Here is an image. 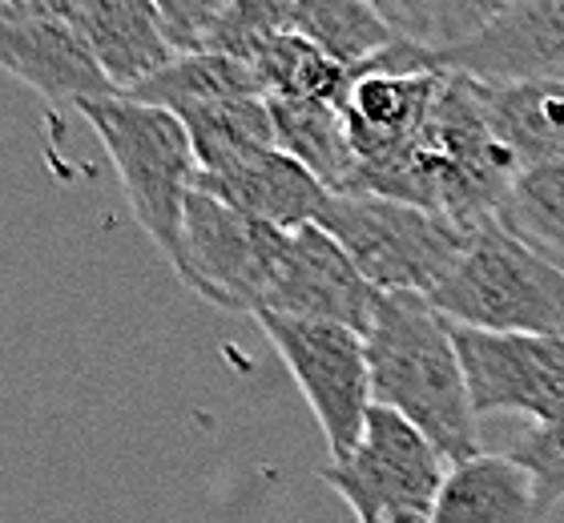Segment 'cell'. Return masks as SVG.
I'll return each mask as SVG.
<instances>
[{
	"label": "cell",
	"mask_w": 564,
	"mask_h": 523,
	"mask_svg": "<svg viewBox=\"0 0 564 523\" xmlns=\"http://www.w3.org/2000/svg\"><path fill=\"white\" fill-rule=\"evenodd\" d=\"M77 29L118 97H130L177 57L150 0H94Z\"/></svg>",
	"instance_id": "14"
},
{
	"label": "cell",
	"mask_w": 564,
	"mask_h": 523,
	"mask_svg": "<svg viewBox=\"0 0 564 523\" xmlns=\"http://www.w3.org/2000/svg\"><path fill=\"white\" fill-rule=\"evenodd\" d=\"M259 73L262 97L282 101H335L347 105L355 85V73L335 65L327 53H318L299 33H286L262 48V57L250 65Z\"/></svg>",
	"instance_id": "22"
},
{
	"label": "cell",
	"mask_w": 564,
	"mask_h": 523,
	"mask_svg": "<svg viewBox=\"0 0 564 523\" xmlns=\"http://www.w3.org/2000/svg\"><path fill=\"white\" fill-rule=\"evenodd\" d=\"M177 53H206L214 29L235 0H150Z\"/></svg>",
	"instance_id": "25"
},
{
	"label": "cell",
	"mask_w": 564,
	"mask_h": 523,
	"mask_svg": "<svg viewBox=\"0 0 564 523\" xmlns=\"http://www.w3.org/2000/svg\"><path fill=\"white\" fill-rule=\"evenodd\" d=\"M194 189L226 201L247 218L267 221L274 230L311 226L330 198V189L282 150H262L247 162L223 170V174H198Z\"/></svg>",
	"instance_id": "13"
},
{
	"label": "cell",
	"mask_w": 564,
	"mask_h": 523,
	"mask_svg": "<svg viewBox=\"0 0 564 523\" xmlns=\"http://www.w3.org/2000/svg\"><path fill=\"white\" fill-rule=\"evenodd\" d=\"M286 238L291 230H274L267 221L247 218L226 201L194 189L186 201L182 258L174 274L214 310L254 318L286 250Z\"/></svg>",
	"instance_id": "8"
},
{
	"label": "cell",
	"mask_w": 564,
	"mask_h": 523,
	"mask_svg": "<svg viewBox=\"0 0 564 523\" xmlns=\"http://www.w3.org/2000/svg\"><path fill=\"white\" fill-rule=\"evenodd\" d=\"M447 464L435 443L388 407H371L351 459L327 464L323 479L359 523H427Z\"/></svg>",
	"instance_id": "6"
},
{
	"label": "cell",
	"mask_w": 564,
	"mask_h": 523,
	"mask_svg": "<svg viewBox=\"0 0 564 523\" xmlns=\"http://www.w3.org/2000/svg\"><path fill=\"white\" fill-rule=\"evenodd\" d=\"M77 109L97 141L106 145L138 226L162 250L165 262L177 266L186 201L198 186V157L186 126L174 113H165L158 105H141L133 97L85 101Z\"/></svg>",
	"instance_id": "4"
},
{
	"label": "cell",
	"mask_w": 564,
	"mask_h": 523,
	"mask_svg": "<svg viewBox=\"0 0 564 523\" xmlns=\"http://www.w3.org/2000/svg\"><path fill=\"white\" fill-rule=\"evenodd\" d=\"M452 342L476 415H529L544 423L564 411V338L452 326Z\"/></svg>",
	"instance_id": "9"
},
{
	"label": "cell",
	"mask_w": 564,
	"mask_h": 523,
	"mask_svg": "<svg viewBox=\"0 0 564 523\" xmlns=\"http://www.w3.org/2000/svg\"><path fill=\"white\" fill-rule=\"evenodd\" d=\"M315 226L347 250L376 291H408L423 298L447 279L476 230L383 194H330Z\"/></svg>",
	"instance_id": "5"
},
{
	"label": "cell",
	"mask_w": 564,
	"mask_h": 523,
	"mask_svg": "<svg viewBox=\"0 0 564 523\" xmlns=\"http://www.w3.org/2000/svg\"><path fill=\"white\" fill-rule=\"evenodd\" d=\"M496 221L564 274V157L520 170Z\"/></svg>",
	"instance_id": "21"
},
{
	"label": "cell",
	"mask_w": 564,
	"mask_h": 523,
	"mask_svg": "<svg viewBox=\"0 0 564 523\" xmlns=\"http://www.w3.org/2000/svg\"><path fill=\"white\" fill-rule=\"evenodd\" d=\"M274 121V145L286 157L315 174L330 194H347L355 186V145L347 113L335 101H282L267 97Z\"/></svg>",
	"instance_id": "17"
},
{
	"label": "cell",
	"mask_w": 564,
	"mask_h": 523,
	"mask_svg": "<svg viewBox=\"0 0 564 523\" xmlns=\"http://www.w3.org/2000/svg\"><path fill=\"white\" fill-rule=\"evenodd\" d=\"M254 323L271 338V347L279 350V359L303 391L306 407L327 439L330 464L351 459L364 439L367 415L376 407L364 335L351 326L306 323L282 314H259Z\"/></svg>",
	"instance_id": "7"
},
{
	"label": "cell",
	"mask_w": 564,
	"mask_h": 523,
	"mask_svg": "<svg viewBox=\"0 0 564 523\" xmlns=\"http://www.w3.org/2000/svg\"><path fill=\"white\" fill-rule=\"evenodd\" d=\"M508 455L532 476L536 495L549 512L556 503H564V411H556L544 423H532Z\"/></svg>",
	"instance_id": "24"
},
{
	"label": "cell",
	"mask_w": 564,
	"mask_h": 523,
	"mask_svg": "<svg viewBox=\"0 0 564 523\" xmlns=\"http://www.w3.org/2000/svg\"><path fill=\"white\" fill-rule=\"evenodd\" d=\"M0 9H9V12H24V9H29V0H0Z\"/></svg>",
	"instance_id": "28"
},
{
	"label": "cell",
	"mask_w": 564,
	"mask_h": 523,
	"mask_svg": "<svg viewBox=\"0 0 564 523\" xmlns=\"http://www.w3.org/2000/svg\"><path fill=\"white\" fill-rule=\"evenodd\" d=\"M520 0H444L440 4V21H435V45L432 48H444V45H456L464 36L480 33L484 24L500 17L505 9H512Z\"/></svg>",
	"instance_id": "26"
},
{
	"label": "cell",
	"mask_w": 564,
	"mask_h": 523,
	"mask_svg": "<svg viewBox=\"0 0 564 523\" xmlns=\"http://www.w3.org/2000/svg\"><path fill=\"white\" fill-rule=\"evenodd\" d=\"M391 21V29L415 45H435V21H440V4L444 0H367Z\"/></svg>",
	"instance_id": "27"
},
{
	"label": "cell",
	"mask_w": 564,
	"mask_h": 523,
	"mask_svg": "<svg viewBox=\"0 0 564 523\" xmlns=\"http://www.w3.org/2000/svg\"><path fill=\"white\" fill-rule=\"evenodd\" d=\"M427 303L468 330L564 338V274L496 218L471 230L464 254Z\"/></svg>",
	"instance_id": "3"
},
{
	"label": "cell",
	"mask_w": 564,
	"mask_h": 523,
	"mask_svg": "<svg viewBox=\"0 0 564 523\" xmlns=\"http://www.w3.org/2000/svg\"><path fill=\"white\" fill-rule=\"evenodd\" d=\"M291 33L311 41L355 77L376 69L391 48L408 41L367 0H291Z\"/></svg>",
	"instance_id": "18"
},
{
	"label": "cell",
	"mask_w": 564,
	"mask_h": 523,
	"mask_svg": "<svg viewBox=\"0 0 564 523\" xmlns=\"http://www.w3.org/2000/svg\"><path fill=\"white\" fill-rule=\"evenodd\" d=\"M376 303L379 291L359 274L347 250L323 226L311 221V226L291 230V238H286V250L274 266L271 286L262 294L259 314L335 323L367 335V326L376 318Z\"/></svg>",
	"instance_id": "10"
},
{
	"label": "cell",
	"mask_w": 564,
	"mask_h": 523,
	"mask_svg": "<svg viewBox=\"0 0 564 523\" xmlns=\"http://www.w3.org/2000/svg\"><path fill=\"white\" fill-rule=\"evenodd\" d=\"M517 174L520 165L488 126L480 81L444 69V85L415 141L400 157L359 177L351 194H383L464 226H480L496 218Z\"/></svg>",
	"instance_id": "1"
},
{
	"label": "cell",
	"mask_w": 564,
	"mask_h": 523,
	"mask_svg": "<svg viewBox=\"0 0 564 523\" xmlns=\"http://www.w3.org/2000/svg\"><path fill=\"white\" fill-rule=\"evenodd\" d=\"M496 141L520 170L564 157V81H480Z\"/></svg>",
	"instance_id": "16"
},
{
	"label": "cell",
	"mask_w": 564,
	"mask_h": 523,
	"mask_svg": "<svg viewBox=\"0 0 564 523\" xmlns=\"http://www.w3.org/2000/svg\"><path fill=\"white\" fill-rule=\"evenodd\" d=\"M291 33V0H235L214 29L206 53H223L242 65H254L262 48Z\"/></svg>",
	"instance_id": "23"
},
{
	"label": "cell",
	"mask_w": 564,
	"mask_h": 523,
	"mask_svg": "<svg viewBox=\"0 0 564 523\" xmlns=\"http://www.w3.org/2000/svg\"><path fill=\"white\" fill-rule=\"evenodd\" d=\"M432 65L476 81H564V0H520L480 33L432 48Z\"/></svg>",
	"instance_id": "11"
},
{
	"label": "cell",
	"mask_w": 564,
	"mask_h": 523,
	"mask_svg": "<svg viewBox=\"0 0 564 523\" xmlns=\"http://www.w3.org/2000/svg\"><path fill=\"white\" fill-rule=\"evenodd\" d=\"M364 342L376 407L408 418L452 467L484 455L480 415L471 407L452 323L423 294L379 291Z\"/></svg>",
	"instance_id": "2"
},
{
	"label": "cell",
	"mask_w": 564,
	"mask_h": 523,
	"mask_svg": "<svg viewBox=\"0 0 564 523\" xmlns=\"http://www.w3.org/2000/svg\"><path fill=\"white\" fill-rule=\"evenodd\" d=\"M549 508L512 455H476L447 471L427 523H544Z\"/></svg>",
	"instance_id": "15"
},
{
	"label": "cell",
	"mask_w": 564,
	"mask_h": 523,
	"mask_svg": "<svg viewBox=\"0 0 564 523\" xmlns=\"http://www.w3.org/2000/svg\"><path fill=\"white\" fill-rule=\"evenodd\" d=\"M189 133L198 174H223L230 165L247 162L274 145V121L267 97H230V101L198 105L177 117Z\"/></svg>",
	"instance_id": "19"
},
{
	"label": "cell",
	"mask_w": 564,
	"mask_h": 523,
	"mask_svg": "<svg viewBox=\"0 0 564 523\" xmlns=\"http://www.w3.org/2000/svg\"><path fill=\"white\" fill-rule=\"evenodd\" d=\"M0 73L29 85L45 101H106L118 97L94 61L77 24L0 9Z\"/></svg>",
	"instance_id": "12"
},
{
	"label": "cell",
	"mask_w": 564,
	"mask_h": 523,
	"mask_svg": "<svg viewBox=\"0 0 564 523\" xmlns=\"http://www.w3.org/2000/svg\"><path fill=\"white\" fill-rule=\"evenodd\" d=\"M133 101L158 105L165 113H189L198 105L230 101V97H262L259 73L223 53H177L158 77L133 89Z\"/></svg>",
	"instance_id": "20"
}]
</instances>
